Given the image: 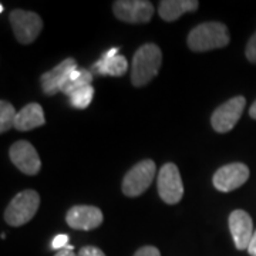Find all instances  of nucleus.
Listing matches in <instances>:
<instances>
[{"label": "nucleus", "mask_w": 256, "mask_h": 256, "mask_svg": "<svg viewBox=\"0 0 256 256\" xmlns=\"http://www.w3.org/2000/svg\"><path fill=\"white\" fill-rule=\"evenodd\" d=\"M230 42L228 28L220 22H205L191 30L186 44L192 52H210L226 47Z\"/></svg>", "instance_id": "nucleus-1"}, {"label": "nucleus", "mask_w": 256, "mask_h": 256, "mask_svg": "<svg viewBox=\"0 0 256 256\" xmlns=\"http://www.w3.org/2000/svg\"><path fill=\"white\" fill-rule=\"evenodd\" d=\"M162 63L161 48L154 43H146L136 52L131 63V82L136 87L146 86L156 77Z\"/></svg>", "instance_id": "nucleus-2"}, {"label": "nucleus", "mask_w": 256, "mask_h": 256, "mask_svg": "<svg viewBox=\"0 0 256 256\" xmlns=\"http://www.w3.org/2000/svg\"><path fill=\"white\" fill-rule=\"evenodd\" d=\"M40 206V195L34 190H24L10 201L4 210V220L10 226H22L33 220Z\"/></svg>", "instance_id": "nucleus-3"}, {"label": "nucleus", "mask_w": 256, "mask_h": 256, "mask_svg": "<svg viewBox=\"0 0 256 256\" xmlns=\"http://www.w3.org/2000/svg\"><path fill=\"white\" fill-rule=\"evenodd\" d=\"M14 37L22 44H32L43 28V20L34 12L14 9L9 14Z\"/></svg>", "instance_id": "nucleus-4"}, {"label": "nucleus", "mask_w": 256, "mask_h": 256, "mask_svg": "<svg viewBox=\"0 0 256 256\" xmlns=\"http://www.w3.org/2000/svg\"><path fill=\"white\" fill-rule=\"evenodd\" d=\"M156 162L152 160H142L128 171L122 180V192L127 196H140L150 188L156 176Z\"/></svg>", "instance_id": "nucleus-5"}, {"label": "nucleus", "mask_w": 256, "mask_h": 256, "mask_svg": "<svg viewBox=\"0 0 256 256\" xmlns=\"http://www.w3.org/2000/svg\"><path fill=\"white\" fill-rule=\"evenodd\" d=\"M156 186L161 200L168 205H175L182 200L184 184L178 166L172 162L162 165L156 178Z\"/></svg>", "instance_id": "nucleus-6"}, {"label": "nucleus", "mask_w": 256, "mask_h": 256, "mask_svg": "<svg viewBox=\"0 0 256 256\" xmlns=\"http://www.w3.org/2000/svg\"><path fill=\"white\" fill-rule=\"evenodd\" d=\"M245 104H246V100L242 96H236L226 102H224L222 106H220L214 111V114L210 117L212 128L220 134L229 132L238 124V121L242 117V112L245 110Z\"/></svg>", "instance_id": "nucleus-7"}, {"label": "nucleus", "mask_w": 256, "mask_h": 256, "mask_svg": "<svg viewBox=\"0 0 256 256\" xmlns=\"http://www.w3.org/2000/svg\"><path fill=\"white\" fill-rule=\"evenodd\" d=\"M116 18L130 24L148 23L154 14V6L148 0H117L112 4Z\"/></svg>", "instance_id": "nucleus-8"}, {"label": "nucleus", "mask_w": 256, "mask_h": 256, "mask_svg": "<svg viewBox=\"0 0 256 256\" xmlns=\"http://www.w3.org/2000/svg\"><path fill=\"white\" fill-rule=\"evenodd\" d=\"M249 178V168L242 162H234L220 166L214 174V186L220 192H230L240 188Z\"/></svg>", "instance_id": "nucleus-9"}, {"label": "nucleus", "mask_w": 256, "mask_h": 256, "mask_svg": "<svg viewBox=\"0 0 256 256\" xmlns=\"http://www.w3.org/2000/svg\"><path fill=\"white\" fill-rule=\"evenodd\" d=\"M77 68H78L77 62L72 57H68V58L63 60L62 63L57 64L50 72H46L40 77L43 92L46 96H54L57 92H62L66 82H68V78L72 77V74Z\"/></svg>", "instance_id": "nucleus-10"}, {"label": "nucleus", "mask_w": 256, "mask_h": 256, "mask_svg": "<svg viewBox=\"0 0 256 256\" xmlns=\"http://www.w3.org/2000/svg\"><path fill=\"white\" fill-rule=\"evenodd\" d=\"M10 160L13 165L26 175H36L42 170V161L36 148L28 141H18L9 150Z\"/></svg>", "instance_id": "nucleus-11"}, {"label": "nucleus", "mask_w": 256, "mask_h": 256, "mask_svg": "<svg viewBox=\"0 0 256 256\" xmlns=\"http://www.w3.org/2000/svg\"><path fill=\"white\" fill-rule=\"evenodd\" d=\"M104 216L100 208L92 205H76L66 215V222L76 230H92L102 224Z\"/></svg>", "instance_id": "nucleus-12"}, {"label": "nucleus", "mask_w": 256, "mask_h": 256, "mask_svg": "<svg viewBox=\"0 0 256 256\" xmlns=\"http://www.w3.org/2000/svg\"><path fill=\"white\" fill-rule=\"evenodd\" d=\"M229 230L234 244L239 250H248L249 242L254 236V222L250 215L242 210H235L229 215Z\"/></svg>", "instance_id": "nucleus-13"}, {"label": "nucleus", "mask_w": 256, "mask_h": 256, "mask_svg": "<svg viewBox=\"0 0 256 256\" xmlns=\"http://www.w3.org/2000/svg\"><path fill=\"white\" fill-rule=\"evenodd\" d=\"M46 118L43 107L37 102H30L18 111L14 120V128L18 131H30L44 126Z\"/></svg>", "instance_id": "nucleus-14"}, {"label": "nucleus", "mask_w": 256, "mask_h": 256, "mask_svg": "<svg viewBox=\"0 0 256 256\" xmlns=\"http://www.w3.org/2000/svg\"><path fill=\"white\" fill-rule=\"evenodd\" d=\"M200 8V2L196 0H162L160 2L158 13L160 18L165 22H175L184 13L195 12Z\"/></svg>", "instance_id": "nucleus-15"}, {"label": "nucleus", "mask_w": 256, "mask_h": 256, "mask_svg": "<svg viewBox=\"0 0 256 256\" xmlns=\"http://www.w3.org/2000/svg\"><path fill=\"white\" fill-rule=\"evenodd\" d=\"M94 70L101 76L121 77L127 73L128 62L127 58L121 54L114 56V57H107L102 54L100 60L94 64Z\"/></svg>", "instance_id": "nucleus-16"}, {"label": "nucleus", "mask_w": 256, "mask_h": 256, "mask_svg": "<svg viewBox=\"0 0 256 256\" xmlns=\"http://www.w3.org/2000/svg\"><path fill=\"white\" fill-rule=\"evenodd\" d=\"M92 73L86 70V68H77L72 77L68 78V82H66V86L63 87L62 92L66 94V96H72L73 92H76L77 90H80L86 86H92Z\"/></svg>", "instance_id": "nucleus-17"}, {"label": "nucleus", "mask_w": 256, "mask_h": 256, "mask_svg": "<svg viewBox=\"0 0 256 256\" xmlns=\"http://www.w3.org/2000/svg\"><path fill=\"white\" fill-rule=\"evenodd\" d=\"M18 112L9 101H0V132L4 134L10 128H14V120Z\"/></svg>", "instance_id": "nucleus-18"}, {"label": "nucleus", "mask_w": 256, "mask_h": 256, "mask_svg": "<svg viewBox=\"0 0 256 256\" xmlns=\"http://www.w3.org/2000/svg\"><path fill=\"white\" fill-rule=\"evenodd\" d=\"M92 97H94V87L92 86H86V87L77 90L70 96V104L73 106L74 108L84 110V108H87L90 106Z\"/></svg>", "instance_id": "nucleus-19"}, {"label": "nucleus", "mask_w": 256, "mask_h": 256, "mask_svg": "<svg viewBox=\"0 0 256 256\" xmlns=\"http://www.w3.org/2000/svg\"><path fill=\"white\" fill-rule=\"evenodd\" d=\"M245 54H246V58L250 63L256 64V32L255 34L250 37L249 42H248L246 48H245Z\"/></svg>", "instance_id": "nucleus-20"}, {"label": "nucleus", "mask_w": 256, "mask_h": 256, "mask_svg": "<svg viewBox=\"0 0 256 256\" xmlns=\"http://www.w3.org/2000/svg\"><path fill=\"white\" fill-rule=\"evenodd\" d=\"M67 246H68V236L66 234H60L52 240V249H54L57 252L62 249H66Z\"/></svg>", "instance_id": "nucleus-21"}, {"label": "nucleus", "mask_w": 256, "mask_h": 256, "mask_svg": "<svg viewBox=\"0 0 256 256\" xmlns=\"http://www.w3.org/2000/svg\"><path fill=\"white\" fill-rule=\"evenodd\" d=\"M78 256H106V254L97 246H84L78 250Z\"/></svg>", "instance_id": "nucleus-22"}, {"label": "nucleus", "mask_w": 256, "mask_h": 256, "mask_svg": "<svg viewBox=\"0 0 256 256\" xmlns=\"http://www.w3.org/2000/svg\"><path fill=\"white\" fill-rule=\"evenodd\" d=\"M134 256H161L160 250L156 246H142L138 249L137 252L134 254Z\"/></svg>", "instance_id": "nucleus-23"}, {"label": "nucleus", "mask_w": 256, "mask_h": 256, "mask_svg": "<svg viewBox=\"0 0 256 256\" xmlns=\"http://www.w3.org/2000/svg\"><path fill=\"white\" fill-rule=\"evenodd\" d=\"M248 254L250 256H256V230L254 232V236L249 242V246H248Z\"/></svg>", "instance_id": "nucleus-24"}, {"label": "nucleus", "mask_w": 256, "mask_h": 256, "mask_svg": "<svg viewBox=\"0 0 256 256\" xmlns=\"http://www.w3.org/2000/svg\"><path fill=\"white\" fill-rule=\"evenodd\" d=\"M54 256H78L74 254V250H70V249H62V250H58Z\"/></svg>", "instance_id": "nucleus-25"}, {"label": "nucleus", "mask_w": 256, "mask_h": 256, "mask_svg": "<svg viewBox=\"0 0 256 256\" xmlns=\"http://www.w3.org/2000/svg\"><path fill=\"white\" fill-rule=\"evenodd\" d=\"M249 116L254 120H256V101L252 104V107L249 108Z\"/></svg>", "instance_id": "nucleus-26"}]
</instances>
